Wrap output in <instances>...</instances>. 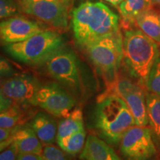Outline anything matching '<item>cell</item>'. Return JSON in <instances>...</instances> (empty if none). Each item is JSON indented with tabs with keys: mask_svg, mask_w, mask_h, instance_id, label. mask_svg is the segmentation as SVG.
I'll return each instance as SVG.
<instances>
[{
	"mask_svg": "<svg viewBox=\"0 0 160 160\" xmlns=\"http://www.w3.org/2000/svg\"><path fill=\"white\" fill-rule=\"evenodd\" d=\"M41 85L34 76L28 73L2 79L1 92L11 97L20 106L34 105L36 96Z\"/></svg>",
	"mask_w": 160,
	"mask_h": 160,
	"instance_id": "11",
	"label": "cell"
},
{
	"mask_svg": "<svg viewBox=\"0 0 160 160\" xmlns=\"http://www.w3.org/2000/svg\"><path fill=\"white\" fill-rule=\"evenodd\" d=\"M93 122L99 137L113 146L120 145L126 132L136 125L127 104L114 93L101 97L95 108Z\"/></svg>",
	"mask_w": 160,
	"mask_h": 160,
	"instance_id": "2",
	"label": "cell"
},
{
	"mask_svg": "<svg viewBox=\"0 0 160 160\" xmlns=\"http://www.w3.org/2000/svg\"><path fill=\"white\" fill-rule=\"evenodd\" d=\"M152 0H122L117 8L122 18V25L125 29L134 25L137 18L145 11L153 8Z\"/></svg>",
	"mask_w": 160,
	"mask_h": 160,
	"instance_id": "16",
	"label": "cell"
},
{
	"mask_svg": "<svg viewBox=\"0 0 160 160\" xmlns=\"http://www.w3.org/2000/svg\"><path fill=\"white\" fill-rule=\"evenodd\" d=\"M21 106L15 105L7 111L1 112L0 114V126L3 128H11L20 125L22 121Z\"/></svg>",
	"mask_w": 160,
	"mask_h": 160,
	"instance_id": "21",
	"label": "cell"
},
{
	"mask_svg": "<svg viewBox=\"0 0 160 160\" xmlns=\"http://www.w3.org/2000/svg\"><path fill=\"white\" fill-rule=\"evenodd\" d=\"M146 88L150 93L160 96V56L151 70Z\"/></svg>",
	"mask_w": 160,
	"mask_h": 160,
	"instance_id": "22",
	"label": "cell"
},
{
	"mask_svg": "<svg viewBox=\"0 0 160 160\" xmlns=\"http://www.w3.org/2000/svg\"><path fill=\"white\" fill-rule=\"evenodd\" d=\"M67 154L62 150L53 145H45L43 148L42 155L45 160H71Z\"/></svg>",
	"mask_w": 160,
	"mask_h": 160,
	"instance_id": "24",
	"label": "cell"
},
{
	"mask_svg": "<svg viewBox=\"0 0 160 160\" xmlns=\"http://www.w3.org/2000/svg\"><path fill=\"white\" fill-rule=\"evenodd\" d=\"M21 11L19 2L16 0H0V17L2 19L14 17Z\"/></svg>",
	"mask_w": 160,
	"mask_h": 160,
	"instance_id": "23",
	"label": "cell"
},
{
	"mask_svg": "<svg viewBox=\"0 0 160 160\" xmlns=\"http://www.w3.org/2000/svg\"><path fill=\"white\" fill-rule=\"evenodd\" d=\"M80 158L84 160H122L111 145L93 134L86 139Z\"/></svg>",
	"mask_w": 160,
	"mask_h": 160,
	"instance_id": "13",
	"label": "cell"
},
{
	"mask_svg": "<svg viewBox=\"0 0 160 160\" xmlns=\"http://www.w3.org/2000/svg\"><path fill=\"white\" fill-rule=\"evenodd\" d=\"M153 2V3L157 4L158 5H160V0H152Z\"/></svg>",
	"mask_w": 160,
	"mask_h": 160,
	"instance_id": "30",
	"label": "cell"
},
{
	"mask_svg": "<svg viewBox=\"0 0 160 160\" xmlns=\"http://www.w3.org/2000/svg\"><path fill=\"white\" fill-rule=\"evenodd\" d=\"M47 73L67 89L73 97L82 94L79 62L72 50L65 46L56 52L44 64Z\"/></svg>",
	"mask_w": 160,
	"mask_h": 160,
	"instance_id": "7",
	"label": "cell"
},
{
	"mask_svg": "<svg viewBox=\"0 0 160 160\" xmlns=\"http://www.w3.org/2000/svg\"><path fill=\"white\" fill-rule=\"evenodd\" d=\"M34 106L57 117H65L74 109L76 99L70 92L58 82L41 85L36 96Z\"/></svg>",
	"mask_w": 160,
	"mask_h": 160,
	"instance_id": "9",
	"label": "cell"
},
{
	"mask_svg": "<svg viewBox=\"0 0 160 160\" xmlns=\"http://www.w3.org/2000/svg\"><path fill=\"white\" fill-rule=\"evenodd\" d=\"M149 126L160 159V96L149 93L146 95Z\"/></svg>",
	"mask_w": 160,
	"mask_h": 160,
	"instance_id": "17",
	"label": "cell"
},
{
	"mask_svg": "<svg viewBox=\"0 0 160 160\" xmlns=\"http://www.w3.org/2000/svg\"><path fill=\"white\" fill-rule=\"evenodd\" d=\"M12 140L17 146L19 155L26 153L42 154V143L28 125H19L12 137Z\"/></svg>",
	"mask_w": 160,
	"mask_h": 160,
	"instance_id": "15",
	"label": "cell"
},
{
	"mask_svg": "<svg viewBox=\"0 0 160 160\" xmlns=\"http://www.w3.org/2000/svg\"><path fill=\"white\" fill-rule=\"evenodd\" d=\"M13 68L8 62L3 57H1V77L3 79L13 77Z\"/></svg>",
	"mask_w": 160,
	"mask_h": 160,
	"instance_id": "26",
	"label": "cell"
},
{
	"mask_svg": "<svg viewBox=\"0 0 160 160\" xmlns=\"http://www.w3.org/2000/svg\"><path fill=\"white\" fill-rule=\"evenodd\" d=\"M134 25L160 45V12L151 8L142 13L135 20Z\"/></svg>",
	"mask_w": 160,
	"mask_h": 160,
	"instance_id": "19",
	"label": "cell"
},
{
	"mask_svg": "<svg viewBox=\"0 0 160 160\" xmlns=\"http://www.w3.org/2000/svg\"><path fill=\"white\" fill-rule=\"evenodd\" d=\"M82 129H85L82 111L81 108H75L58 124L57 143Z\"/></svg>",
	"mask_w": 160,
	"mask_h": 160,
	"instance_id": "18",
	"label": "cell"
},
{
	"mask_svg": "<svg viewBox=\"0 0 160 160\" xmlns=\"http://www.w3.org/2000/svg\"><path fill=\"white\" fill-rule=\"evenodd\" d=\"M120 152L127 160H151L157 156L150 127L131 128L121 140Z\"/></svg>",
	"mask_w": 160,
	"mask_h": 160,
	"instance_id": "8",
	"label": "cell"
},
{
	"mask_svg": "<svg viewBox=\"0 0 160 160\" xmlns=\"http://www.w3.org/2000/svg\"><path fill=\"white\" fill-rule=\"evenodd\" d=\"M64 46L62 37L57 31L47 29L25 41L4 45V50L20 63L40 66Z\"/></svg>",
	"mask_w": 160,
	"mask_h": 160,
	"instance_id": "4",
	"label": "cell"
},
{
	"mask_svg": "<svg viewBox=\"0 0 160 160\" xmlns=\"http://www.w3.org/2000/svg\"><path fill=\"white\" fill-rule=\"evenodd\" d=\"M113 93L122 99L135 119L136 125L148 126L149 125L147 101L145 91L142 86L128 79H118L113 87Z\"/></svg>",
	"mask_w": 160,
	"mask_h": 160,
	"instance_id": "10",
	"label": "cell"
},
{
	"mask_svg": "<svg viewBox=\"0 0 160 160\" xmlns=\"http://www.w3.org/2000/svg\"><path fill=\"white\" fill-rule=\"evenodd\" d=\"M71 25L76 42L82 48L120 31L119 17L100 2L80 4L71 12Z\"/></svg>",
	"mask_w": 160,
	"mask_h": 160,
	"instance_id": "1",
	"label": "cell"
},
{
	"mask_svg": "<svg viewBox=\"0 0 160 160\" xmlns=\"http://www.w3.org/2000/svg\"><path fill=\"white\" fill-rule=\"evenodd\" d=\"M48 29L40 22L17 15L4 19L0 24V38L3 45L25 41Z\"/></svg>",
	"mask_w": 160,
	"mask_h": 160,
	"instance_id": "12",
	"label": "cell"
},
{
	"mask_svg": "<svg viewBox=\"0 0 160 160\" xmlns=\"http://www.w3.org/2000/svg\"><path fill=\"white\" fill-rule=\"evenodd\" d=\"M86 132L85 129L73 133L60 142L57 143L64 152L69 155L74 156L83 150L85 144Z\"/></svg>",
	"mask_w": 160,
	"mask_h": 160,
	"instance_id": "20",
	"label": "cell"
},
{
	"mask_svg": "<svg viewBox=\"0 0 160 160\" xmlns=\"http://www.w3.org/2000/svg\"><path fill=\"white\" fill-rule=\"evenodd\" d=\"M42 145H53L57 141L58 124L51 115L39 112L28 124Z\"/></svg>",
	"mask_w": 160,
	"mask_h": 160,
	"instance_id": "14",
	"label": "cell"
},
{
	"mask_svg": "<svg viewBox=\"0 0 160 160\" xmlns=\"http://www.w3.org/2000/svg\"><path fill=\"white\" fill-rule=\"evenodd\" d=\"M20 10L57 31L68 27L73 0H18Z\"/></svg>",
	"mask_w": 160,
	"mask_h": 160,
	"instance_id": "6",
	"label": "cell"
},
{
	"mask_svg": "<svg viewBox=\"0 0 160 160\" xmlns=\"http://www.w3.org/2000/svg\"><path fill=\"white\" fill-rule=\"evenodd\" d=\"M17 146L14 142L11 143L8 147L1 151L0 160H17L18 158Z\"/></svg>",
	"mask_w": 160,
	"mask_h": 160,
	"instance_id": "25",
	"label": "cell"
},
{
	"mask_svg": "<svg viewBox=\"0 0 160 160\" xmlns=\"http://www.w3.org/2000/svg\"><path fill=\"white\" fill-rule=\"evenodd\" d=\"M160 56L159 45L139 28L125 29L122 61L128 71L146 87L150 72Z\"/></svg>",
	"mask_w": 160,
	"mask_h": 160,
	"instance_id": "3",
	"label": "cell"
},
{
	"mask_svg": "<svg viewBox=\"0 0 160 160\" xmlns=\"http://www.w3.org/2000/svg\"><path fill=\"white\" fill-rule=\"evenodd\" d=\"M102 1L106 2H108L110 5H113V7H116L117 8L120 5V3L122 2V0H102Z\"/></svg>",
	"mask_w": 160,
	"mask_h": 160,
	"instance_id": "29",
	"label": "cell"
},
{
	"mask_svg": "<svg viewBox=\"0 0 160 160\" xmlns=\"http://www.w3.org/2000/svg\"><path fill=\"white\" fill-rule=\"evenodd\" d=\"M84 49L110 88L113 87L119 79L118 72L123 58V37L121 31L93 42Z\"/></svg>",
	"mask_w": 160,
	"mask_h": 160,
	"instance_id": "5",
	"label": "cell"
},
{
	"mask_svg": "<svg viewBox=\"0 0 160 160\" xmlns=\"http://www.w3.org/2000/svg\"><path fill=\"white\" fill-rule=\"evenodd\" d=\"M17 104V103L13 99L1 92V112L7 111Z\"/></svg>",
	"mask_w": 160,
	"mask_h": 160,
	"instance_id": "27",
	"label": "cell"
},
{
	"mask_svg": "<svg viewBox=\"0 0 160 160\" xmlns=\"http://www.w3.org/2000/svg\"><path fill=\"white\" fill-rule=\"evenodd\" d=\"M17 160H45L43 155L26 153V154L18 155Z\"/></svg>",
	"mask_w": 160,
	"mask_h": 160,
	"instance_id": "28",
	"label": "cell"
}]
</instances>
